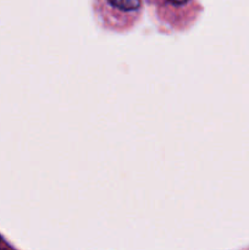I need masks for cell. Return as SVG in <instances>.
I'll return each instance as SVG.
<instances>
[{
  "instance_id": "1",
  "label": "cell",
  "mask_w": 249,
  "mask_h": 250,
  "mask_svg": "<svg viewBox=\"0 0 249 250\" xmlns=\"http://www.w3.org/2000/svg\"><path fill=\"white\" fill-rule=\"evenodd\" d=\"M93 12L104 29L124 33L141 20L143 0H93Z\"/></svg>"
},
{
  "instance_id": "2",
  "label": "cell",
  "mask_w": 249,
  "mask_h": 250,
  "mask_svg": "<svg viewBox=\"0 0 249 250\" xmlns=\"http://www.w3.org/2000/svg\"><path fill=\"white\" fill-rule=\"evenodd\" d=\"M154 9L159 26L165 32H182L194 24L202 12L199 0H145Z\"/></svg>"
}]
</instances>
